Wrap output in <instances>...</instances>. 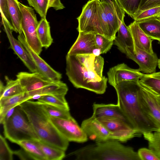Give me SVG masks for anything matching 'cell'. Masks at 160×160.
Instances as JSON below:
<instances>
[{"label": "cell", "instance_id": "obj_23", "mask_svg": "<svg viewBox=\"0 0 160 160\" xmlns=\"http://www.w3.org/2000/svg\"><path fill=\"white\" fill-rule=\"evenodd\" d=\"M6 84L4 85L1 81L0 82V99L18 94L25 92L19 81L10 79L5 76Z\"/></svg>", "mask_w": 160, "mask_h": 160}, {"label": "cell", "instance_id": "obj_15", "mask_svg": "<svg viewBox=\"0 0 160 160\" xmlns=\"http://www.w3.org/2000/svg\"><path fill=\"white\" fill-rule=\"evenodd\" d=\"M81 127L88 138L96 142L113 140L111 133L92 115L82 122Z\"/></svg>", "mask_w": 160, "mask_h": 160}, {"label": "cell", "instance_id": "obj_11", "mask_svg": "<svg viewBox=\"0 0 160 160\" xmlns=\"http://www.w3.org/2000/svg\"><path fill=\"white\" fill-rule=\"evenodd\" d=\"M139 98L143 110L160 132V98L141 85Z\"/></svg>", "mask_w": 160, "mask_h": 160}, {"label": "cell", "instance_id": "obj_18", "mask_svg": "<svg viewBox=\"0 0 160 160\" xmlns=\"http://www.w3.org/2000/svg\"><path fill=\"white\" fill-rule=\"evenodd\" d=\"M96 48L95 34L79 32L76 40L67 54L77 55L93 54L94 50Z\"/></svg>", "mask_w": 160, "mask_h": 160}, {"label": "cell", "instance_id": "obj_31", "mask_svg": "<svg viewBox=\"0 0 160 160\" xmlns=\"http://www.w3.org/2000/svg\"><path fill=\"white\" fill-rule=\"evenodd\" d=\"M42 105L44 110L49 117L66 119H69L73 118L71 116L69 110L62 109L49 104Z\"/></svg>", "mask_w": 160, "mask_h": 160}, {"label": "cell", "instance_id": "obj_43", "mask_svg": "<svg viewBox=\"0 0 160 160\" xmlns=\"http://www.w3.org/2000/svg\"><path fill=\"white\" fill-rule=\"evenodd\" d=\"M48 8H54L56 10H61L65 8L60 0H49Z\"/></svg>", "mask_w": 160, "mask_h": 160}, {"label": "cell", "instance_id": "obj_19", "mask_svg": "<svg viewBox=\"0 0 160 160\" xmlns=\"http://www.w3.org/2000/svg\"><path fill=\"white\" fill-rule=\"evenodd\" d=\"M92 108V115L97 118L102 117L114 118L122 120L130 124L125 114L117 104L95 103L93 104Z\"/></svg>", "mask_w": 160, "mask_h": 160}, {"label": "cell", "instance_id": "obj_14", "mask_svg": "<svg viewBox=\"0 0 160 160\" xmlns=\"http://www.w3.org/2000/svg\"><path fill=\"white\" fill-rule=\"evenodd\" d=\"M18 38L29 53L39 73L53 82L61 81L62 74L52 68L32 50L26 41L22 32L19 34Z\"/></svg>", "mask_w": 160, "mask_h": 160}, {"label": "cell", "instance_id": "obj_42", "mask_svg": "<svg viewBox=\"0 0 160 160\" xmlns=\"http://www.w3.org/2000/svg\"><path fill=\"white\" fill-rule=\"evenodd\" d=\"M104 63L103 58L101 56H96L94 62V68L96 73L100 77L102 76Z\"/></svg>", "mask_w": 160, "mask_h": 160}, {"label": "cell", "instance_id": "obj_17", "mask_svg": "<svg viewBox=\"0 0 160 160\" xmlns=\"http://www.w3.org/2000/svg\"><path fill=\"white\" fill-rule=\"evenodd\" d=\"M16 77L26 92L38 89L56 82L48 79L38 72H21L17 74Z\"/></svg>", "mask_w": 160, "mask_h": 160}, {"label": "cell", "instance_id": "obj_32", "mask_svg": "<svg viewBox=\"0 0 160 160\" xmlns=\"http://www.w3.org/2000/svg\"><path fill=\"white\" fill-rule=\"evenodd\" d=\"M142 0H118L121 8L133 19L137 13Z\"/></svg>", "mask_w": 160, "mask_h": 160}, {"label": "cell", "instance_id": "obj_30", "mask_svg": "<svg viewBox=\"0 0 160 160\" xmlns=\"http://www.w3.org/2000/svg\"><path fill=\"white\" fill-rule=\"evenodd\" d=\"M64 95H47L41 96L37 102L41 104H47L62 109L69 110Z\"/></svg>", "mask_w": 160, "mask_h": 160}, {"label": "cell", "instance_id": "obj_8", "mask_svg": "<svg viewBox=\"0 0 160 160\" xmlns=\"http://www.w3.org/2000/svg\"><path fill=\"white\" fill-rule=\"evenodd\" d=\"M52 122L61 134L68 141L82 143L88 138L75 119L49 117Z\"/></svg>", "mask_w": 160, "mask_h": 160}, {"label": "cell", "instance_id": "obj_6", "mask_svg": "<svg viewBox=\"0 0 160 160\" xmlns=\"http://www.w3.org/2000/svg\"><path fill=\"white\" fill-rule=\"evenodd\" d=\"M18 5L22 15L21 27L25 40L32 50L40 55L42 47L38 36L37 29L39 22L34 9L19 2Z\"/></svg>", "mask_w": 160, "mask_h": 160}, {"label": "cell", "instance_id": "obj_27", "mask_svg": "<svg viewBox=\"0 0 160 160\" xmlns=\"http://www.w3.org/2000/svg\"><path fill=\"white\" fill-rule=\"evenodd\" d=\"M138 25L149 38L160 42V21L155 18L137 22Z\"/></svg>", "mask_w": 160, "mask_h": 160}, {"label": "cell", "instance_id": "obj_22", "mask_svg": "<svg viewBox=\"0 0 160 160\" xmlns=\"http://www.w3.org/2000/svg\"><path fill=\"white\" fill-rule=\"evenodd\" d=\"M68 91L67 84L60 81L45 86L40 89L27 92L30 98L35 95H65Z\"/></svg>", "mask_w": 160, "mask_h": 160}, {"label": "cell", "instance_id": "obj_20", "mask_svg": "<svg viewBox=\"0 0 160 160\" xmlns=\"http://www.w3.org/2000/svg\"><path fill=\"white\" fill-rule=\"evenodd\" d=\"M128 27L132 36L134 46L151 53H154L152 45L153 40L144 33L137 22L134 21Z\"/></svg>", "mask_w": 160, "mask_h": 160}, {"label": "cell", "instance_id": "obj_16", "mask_svg": "<svg viewBox=\"0 0 160 160\" xmlns=\"http://www.w3.org/2000/svg\"><path fill=\"white\" fill-rule=\"evenodd\" d=\"M101 2L110 30L115 38L120 25L124 20L125 12L121 8L118 0H112L111 3Z\"/></svg>", "mask_w": 160, "mask_h": 160}, {"label": "cell", "instance_id": "obj_39", "mask_svg": "<svg viewBox=\"0 0 160 160\" xmlns=\"http://www.w3.org/2000/svg\"><path fill=\"white\" fill-rule=\"evenodd\" d=\"M138 153L140 160H160V158L149 148H141L138 150Z\"/></svg>", "mask_w": 160, "mask_h": 160}, {"label": "cell", "instance_id": "obj_34", "mask_svg": "<svg viewBox=\"0 0 160 160\" xmlns=\"http://www.w3.org/2000/svg\"><path fill=\"white\" fill-rule=\"evenodd\" d=\"M30 100L26 92L13 96L0 99V107L10 105H18L22 102Z\"/></svg>", "mask_w": 160, "mask_h": 160}, {"label": "cell", "instance_id": "obj_49", "mask_svg": "<svg viewBox=\"0 0 160 160\" xmlns=\"http://www.w3.org/2000/svg\"><path fill=\"white\" fill-rule=\"evenodd\" d=\"M158 97H159V98H160V96H158Z\"/></svg>", "mask_w": 160, "mask_h": 160}, {"label": "cell", "instance_id": "obj_24", "mask_svg": "<svg viewBox=\"0 0 160 160\" xmlns=\"http://www.w3.org/2000/svg\"><path fill=\"white\" fill-rule=\"evenodd\" d=\"M139 82L156 95L160 96V72L144 74Z\"/></svg>", "mask_w": 160, "mask_h": 160}, {"label": "cell", "instance_id": "obj_37", "mask_svg": "<svg viewBox=\"0 0 160 160\" xmlns=\"http://www.w3.org/2000/svg\"><path fill=\"white\" fill-rule=\"evenodd\" d=\"M97 47L100 51L101 54L107 53L113 45L114 40H110L99 34L95 35Z\"/></svg>", "mask_w": 160, "mask_h": 160}, {"label": "cell", "instance_id": "obj_13", "mask_svg": "<svg viewBox=\"0 0 160 160\" xmlns=\"http://www.w3.org/2000/svg\"><path fill=\"white\" fill-rule=\"evenodd\" d=\"M143 74L138 69L131 68L124 63L112 67L107 72L108 82L113 87L122 81L138 82Z\"/></svg>", "mask_w": 160, "mask_h": 160}, {"label": "cell", "instance_id": "obj_3", "mask_svg": "<svg viewBox=\"0 0 160 160\" xmlns=\"http://www.w3.org/2000/svg\"><path fill=\"white\" fill-rule=\"evenodd\" d=\"M27 116L40 140L43 142L65 151L69 141L52 122L42 105L28 100L19 105Z\"/></svg>", "mask_w": 160, "mask_h": 160}, {"label": "cell", "instance_id": "obj_38", "mask_svg": "<svg viewBox=\"0 0 160 160\" xmlns=\"http://www.w3.org/2000/svg\"><path fill=\"white\" fill-rule=\"evenodd\" d=\"M14 151L8 146L5 138L0 135V160H12Z\"/></svg>", "mask_w": 160, "mask_h": 160}, {"label": "cell", "instance_id": "obj_50", "mask_svg": "<svg viewBox=\"0 0 160 160\" xmlns=\"http://www.w3.org/2000/svg\"><path fill=\"white\" fill-rule=\"evenodd\" d=\"M159 43H160V42H159Z\"/></svg>", "mask_w": 160, "mask_h": 160}, {"label": "cell", "instance_id": "obj_40", "mask_svg": "<svg viewBox=\"0 0 160 160\" xmlns=\"http://www.w3.org/2000/svg\"><path fill=\"white\" fill-rule=\"evenodd\" d=\"M159 6L160 0H142L138 13L151 8Z\"/></svg>", "mask_w": 160, "mask_h": 160}, {"label": "cell", "instance_id": "obj_47", "mask_svg": "<svg viewBox=\"0 0 160 160\" xmlns=\"http://www.w3.org/2000/svg\"><path fill=\"white\" fill-rule=\"evenodd\" d=\"M158 68L160 69V58L158 59Z\"/></svg>", "mask_w": 160, "mask_h": 160}, {"label": "cell", "instance_id": "obj_1", "mask_svg": "<svg viewBox=\"0 0 160 160\" xmlns=\"http://www.w3.org/2000/svg\"><path fill=\"white\" fill-rule=\"evenodd\" d=\"M141 85L139 82L124 81L113 87L117 92V104L132 126L143 134L159 130L148 116L140 102L139 94Z\"/></svg>", "mask_w": 160, "mask_h": 160}, {"label": "cell", "instance_id": "obj_2", "mask_svg": "<svg viewBox=\"0 0 160 160\" xmlns=\"http://www.w3.org/2000/svg\"><path fill=\"white\" fill-rule=\"evenodd\" d=\"M96 55L86 54L66 56V74L76 88H81L98 94H102L107 88L108 78L101 77L96 72Z\"/></svg>", "mask_w": 160, "mask_h": 160}, {"label": "cell", "instance_id": "obj_28", "mask_svg": "<svg viewBox=\"0 0 160 160\" xmlns=\"http://www.w3.org/2000/svg\"><path fill=\"white\" fill-rule=\"evenodd\" d=\"M17 144L27 153L31 159L36 160H47L46 156L35 141H22Z\"/></svg>", "mask_w": 160, "mask_h": 160}, {"label": "cell", "instance_id": "obj_33", "mask_svg": "<svg viewBox=\"0 0 160 160\" xmlns=\"http://www.w3.org/2000/svg\"><path fill=\"white\" fill-rule=\"evenodd\" d=\"M148 142L149 148L160 158V132L156 131L142 134Z\"/></svg>", "mask_w": 160, "mask_h": 160}, {"label": "cell", "instance_id": "obj_9", "mask_svg": "<svg viewBox=\"0 0 160 160\" xmlns=\"http://www.w3.org/2000/svg\"><path fill=\"white\" fill-rule=\"evenodd\" d=\"M99 0L89 1L83 7L82 12L77 19L78 32L97 34V10Z\"/></svg>", "mask_w": 160, "mask_h": 160}, {"label": "cell", "instance_id": "obj_36", "mask_svg": "<svg viewBox=\"0 0 160 160\" xmlns=\"http://www.w3.org/2000/svg\"><path fill=\"white\" fill-rule=\"evenodd\" d=\"M160 14V6L151 8L138 12L135 15L134 21L139 22L153 18Z\"/></svg>", "mask_w": 160, "mask_h": 160}, {"label": "cell", "instance_id": "obj_48", "mask_svg": "<svg viewBox=\"0 0 160 160\" xmlns=\"http://www.w3.org/2000/svg\"><path fill=\"white\" fill-rule=\"evenodd\" d=\"M155 18L160 21V14L156 17Z\"/></svg>", "mask_w": 160, "mask_h": 160}, {"label": "cell", "instance_id": "obj_46", "mask_svg": "<svg viewBox=\"0 0 160 160\" xmlns=\"http://www.w3.org/2000/svg\"><path fill=\"white\" fill-rule=\"evenodd\" d=\"M101 2L107 3H111L112 2V0H99Z\"/></svg>", "mask_w": 160, "mask_h": 160}, {"label": "cell", "instance_id": "obj_35", "mask_svg": "<svg viewBox=\"0 0 160 160\" xmlns=\"http://www.w3.org/2000/svg\"><path fill=\"white\" fill-rule=\"evenodd\" d=\"M41 18H46L48 8L49 0H27Z\"/></svg>", "mask_w": 160, "mask_h": 160}, {"label": "cell", "instance_id": "obj_21", "mask_svg": "<svg viewBox=\"0 0 160 160\" xmlns=\"http://www.w3.org/2000/svg\"><path fill=\"white\" fill-rule=\"evenodd\" d=\"M118 32L113 45L116 46L121 52L125 54L126 48H134V45L131 34L128 26L125 24L124 20L122 22Z\"/></svg>", "mask_w": 160, "mask_h": 160}, {"label": "cell", "instance_id": "obj_41", "mask_svg": "<svg viewBox=\"0 0 160 160\" xmlns=\"http://www.w3.org/2000/svg\"><path fill=\"white\" fill-rule=\"evenodd\" d=\"M0 8L2 18L12 24L8 12L7 0H0Z\"/></svg>", "mask_w": 160, "mask_h": 160}, {"label": "cell", "instance_id": "obj_12", "mask_svg": "<svg viewBox=\"0 0 160 160\" xmlns=\"http://www.w3.org/2000/svg\"><path fill=\"white\" fill-rule=\"evenodd\" d=\"M2 22L10 44V48L13 50L15 54L31 72H39L29 53L21 42L13 36L12 32L14 30L12 25L2 18Z\"/></svg>", "mask_w": 160, "mask_h": 160}, {"label": "cell", "instance_id": "obj_45", "mask_svg": "<svg viewBox=\"0 0 160 160\" xmlns=\"http://www.w3.org/2000/svg\"><path fill=\"white\" fill-rule=\"evenodd\" d=\"M14 154L17 155L22 159L24 160L31 158L28 155L23 149L22 150L14 151Z\"/></svg>", "mask_w": 160, "mask_h": 160}, {"label": "cell", "instance_id": "obj_44", "mask_svg": "<svg viewBox=\"0 0 160 160\" xmlns=\"http://www.w3.org/2000/svg\"><path fill=\"white\" fill-rule=\"evenodd\" d=\"M16 107H13L8 110L3 117L0 118V123L1 124H2L4 122L8 120L11 117L14 112Z\"/></svg>", "mask_w": 160, "mask_h": 160}, {"label": "cell", "instance_id": "obj_5", "mask_svg": "<svg viewBox=\"0 0 160 160\" xmlns=\"http://www.w3.org/2000/svg\"><path fill=\"white\" fill-rule=\"evenodd\" d=\"M2 125L5 137L13 143L17 144L24 140H40L19 105L16 107L11 117Z\"/></svg>", "mask_w": 160, "mask_h": 160}, {"label": "cell", "instance_id": "obj_4", "mask_svg": "<svg viewBox=\"0 0 160 160\" xmlns=\"http://www.w3.org/2000/svg\"><path fill=\"white\" fill-rule=\"evenodd\" d=\"M68 155L76 160H140L138 152L132 148L114 140L96 142Z\"/></svg>", "mask_w": 160, "mask_h": 160}, {"label": "cell", "instance_id": "obj_10", "mask_svg": "<svg viewBox=\"0 0 160 160\" xmlns=\"http://www.w3.org/2000/svg\"><path fill=\"white\" fill-rule=\"evenodd\" d=\"M126 51L127 57L138 65L140 72L146 74L156 72L158 59L155 53H150L135 46L134 48H127Z\"/></svg>", "mask_w": 160, "mask_h": 160}, {"label": "cell", "instance_id": "obj_7", "mask_svg": "<svg viewBox=\"0 0 160 160\" xmlns=\"http://www.w3.org/2000/svg\"><path fill=\"white\" fill-rule=\"evenodd\" d=\"M97 118L111 133L113 140L124 142L142 134L130 124L122 120L104 117Z\"/></svg>", "mask_w": 160, "mask_h": 160}, {"label": "cell", "instance_id": "obj_29", "mask_svg": "<svg viewBox=\"0 0 160 160\" xmlns=\"http://www.w3.org/2000/svg\"><path fill=\"white\" fill-rule=\"evenodd\" d=\"M35 142L46 156L47 160H61L65 157V151L47 144L40 140Z\"/></svg>", "mask_w": 160, "mask_h": 160}, {"label": "cell", "instance_id": "obj_25", "mask_svg": "<svg viewBox=\"0 0 160 160\" xmlns=\"http://www.w3.org/2000/svg\"><path fill=\"white\" fill-rule=\"evenodd\" d=\"M8 12L14 31L20 34L22 32L21 24L22 13L18 5V0H7Z\"/></svg>", "mask_w": 160, "mask_h": 160}, {"label": "cell", "instance_id": "obj_26", "mask_svg": "<svg viewBox=\"0 0 160 160\" xmlns=\"http://www.w3.org/2000/svg\"><path fill=\"white\" fill-rule=\"evenodd\" d=\"M38 39L42 48H48L53 42L51 34L49 22L46 18H41L37 29Z\"/></svg>", "mask_w": 160, "mask_h": 160}]
</instances>
